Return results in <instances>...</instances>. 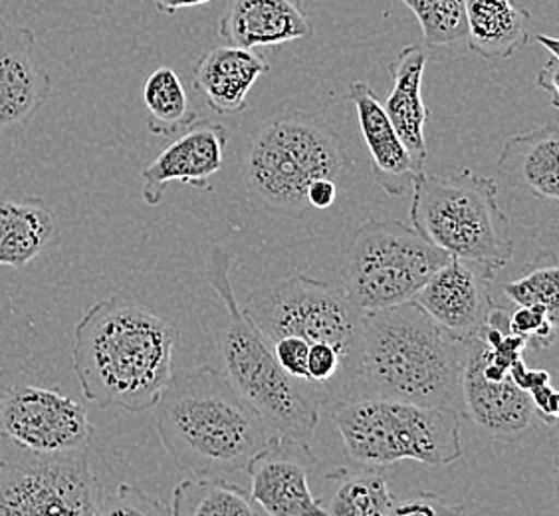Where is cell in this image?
<instances>
[{"label": "cell", "mask_w": 559, "mask_h": 516, "mask_svg": "<svg viewBox=\"0 0 559 516\" xmlns=\"http://www.w3.org/2000/svg\"><path fill=\"white\" fill-rule=\"evenodd\" d=\"M228 133L218 121H193L141 172V199L162 203L169 184L209 189L211 177L223 169Z\"/></svg>", "instance_id": "9a60e30c"}, {"label": "cell", "mask_w": 559, "mask_h": 516, "mask_svg": "<svg viewBox=\"0 0 559 516\" xmlns=\"http://www.w3.org/2000/svg\"><path fill=\"white\" fill-rule=\"evenodd\" d=\"M177 332L140 302L109 296L75 324L72 364L87 401L141 413L171 382Z\"/></svg>", "instance_id": "6da1fadb"}, {"label": "cell", "mask_w": 559, "mask_h": 516, "mask_svg": "<svg viewBox=\"0 0 559 516\" xmlns=\"http://www.w3.org/2000/svg\"><path fill=\"white\" fill-rule=\"evenodd\" d=\"M155 408L165 452L191 477L226 479L247 471L280 435L215 367L173 374Z\"/></svg>", "instance_id": "7a4b0ae2"}, {"label": "cell", "mask_w": 559, "mask_h": 516, "mask_svg": "<svg viewBox=\"0 0 559 516\" xmlns=\"http://www.w3.org/2000/svg\"><path fill=\"white\" fill-rule=\"evenodd\" d=\"M427 62L429 50L423 44L405 46L397 58L389 64L393 87L383 104V109L399 138L420 165L427 163L425 126L429 119V109L423 102V75Z\"/></svg>", "instance_id": "44dd1931"}, {"label": "cell", "mask_w": 559, "mask_h": 516, "mask_svg": "<svg viewBox=\"0 0 559 516\" xmlns=\"http://www.w3.org/2000/svg\"><path fill=\"white\" fill-rule=\"evenodd\" d=\"M97 516H171V511L138 486L121 483L104 496Z\"/></svg>", "instance_id": "f546056e"}, {"label": "cell", "mask_w": 559, "mask_h": 516, "mask_svg": "<svg viewBox=\"0 0 559 516\" xmlns=\"http://www.w3.org/2000/svg\"><path fill=\"white\" fill-rule=\"evenodd\" d=\"M337 195H340V184L337 181H334V179H318L308 187L306 203L312 209H318V211H325V209L334 207Z\"/></svg>", "instance_id": "836d02e7"}, {"label": "cell", "mask_w": 559, "mask_h": 516, "mask_svg": "<svg viewBox=\"0 0 559 516\" xmlns=\"http://www.w3.org/2000/svg\"><path fill=\"white\" fill-rule=\"evenodd\" d=\"M206 2H213V0H155V7H157V11L163 12V14L173 16V14L183 11V9L201 7V4H206Z\"/></svg>", "instance_id": "d590c367"}, {"label": "cell", "mask_w": 559, "mask_h": 516, "mask_svg": "<svg viewBox=\"0 0 559 516\" xmlns=\"http://www.w3.org/2000/svg\"><path fill=\"white\" fill-rule=\"evenodd\" d=\"M143 104L147 109V128L155 136H175L194 121L187 90L171 68H157L145 80Z\"/></svg>", "instance_id": "484cf974"}, {"label": "cell", "mask_w": 559, "mask_h": 516, "mask_svg": "<svg viewBox=\"0 0 559 516\" xmlns=\"http://www.w3.org/2000/svg\"><path fill=\"white\" fill-rule=\"evenodd\" d=\"M461 413L476 427L502 442H520L534 430L538 420L530 396L512 377L492 382L483 376L471 340L461 379Z\"/></svg>", "instance_id": "2e32d148"}, {"label": "cell", "mask_w": 559, "mask_h": 516, "mask_svg": "<svg viewBox=\"0 0 559 516\" xmlns=\"http://www.w3.org/2000/svg\"><path fill=\"white\" fill-rule=\"evenodd\" d=\"M316 462L310 447L278 435L247 467L252 503L270 516H328L310 489L308 467Z\"/></svg>", "instance_id": "4fadbf2b"}, {"label": "cell", "mask_w": 559, "mask_h": 516, "mask_svg": "<svg viewBox=\"0 0 559 516\" xmlns=\"http://www.w3.org/2000/svg\"><path fill=\"white\" fill-rule=\"evenodd\" d=\"M270 70L269 60L257 50L233 44L206 50L194 64V90L205 97L206 106L221 116L247 109L248 92Z\"/></svg>", "instance_id": "d6986e66"}, {"label": "cell", "mask_w": 559, "mask_h": 516, "mask_svg": "<svg viewBox=\"0 0 559 516\" xmlns=\"http://www.w3.org/2000/svg\"><path fill=\"white\" fill-rule=\"evenodd\" d=\"M449 258L413 226L369 219L345 248V296L361 313L407 304Z\"/></svg>", "instance_id": "ba28073f"}, {"label": "cell", "mask_w": 559, "mask_h": 516, "mask_svg": "<svg viewBox=\"0 0 559 516\" xmlns=\"http://www.w3.org/2000/svg\"><path fill=\"white\" fill-rule=\"evenodd\" d=\"M52 94L36 34L0 16V131L22 128Z\"/></svg>", "instance_id": "5bb4252c"}, {"label": "cell", "mask_w": 559, "mask_h": 516, "mask_svg": "<svg viewBox=\"0 0 559 516\" xmlns=\"http://www.w3.org/2000/svg\"><path fill=\"white\" fill-rule=\"evenodd\" d=\"M352 160L344 141L322 119L288 114L260 129L248 148L242 179L250 197L270 213L300 216L310 209L308 187L342 181Z\"/></svg>", "instance_id": "8992f818"}, {"label": "cell", "mask_w": 559, "mask_h": 516, "mask_svg": "<svg viewBox=\"0 0 559 516\" xmlns=\"http://www.w3.org/2000/svg\"><path fill=\"white\" fill-rule=\"evenodd\" d=\"M171 516H257L245 489L226 479L189 477L175 486Z\"/></svg>", "instance_id": "d4e9b609"}, {"label": "cell", "mask_w": 559, "mask_h": 516, "mask_svg": "<svg viewBox=\"0 0 559 516\" xmlns=\"http://www.w3.org/2000/svg\"><path fill=\"white\" fill-rule=\"evenodd\" d=\"M510 330L526 340L527 348L548 350L558 338V316L539 306H520L510 314Z\"/></svg>", "instance_id": "f1b7e54d"}, {"label": "cell", "mask_w": 559, "mask_h": 516, "mask_svg": "<svg viewBox=\"0 0 559 516\" xmlns=\"http://www.w3.org/2000/svg\"><path fill=\"white\" fill-rule=\"evenodd\" d=\"M58 243V223L43 199L0 197V267L22 269Z\"/></svg>", "instance_id": "603a6c76"}, {"label": "cell", "mask_w": 559, "mask_h": 516, "mask_svg": "<svg viewBox=\"0 0 559 516\" xmlns=\"http://www.w3.org/2000/svg\"><path fill=\"white\" fill-rule=\"evenodd\" d=\"M527 396H530V401L534 406L536 418L544 421L546 425H556L559 415V396L558 391L551 386V382L530 389Z\"/></svg>", "instance_id": "d6a6232c"}, {"label": "cell", "mask_w": 559, "mask_h": 516, "mask_svg": "<svg viewBox=\"0 0 559 516\" xmlns=\"http://www.w3.org/2000/svg\"><path fill=\"white\" fill-rule=\"evenodd\" d=\"M347 90L357 112L361 136L371 155V172L376 184L391 197L407 194L420 173H425V165H420L411 155L399 138L373 87L366 82H352Z\"/></svg>", "instance_id": "e0dca14e"}, {"label": "cell", "mask_w": 559, "mask_h": 516, "mask_svg": "<svg viewBox=\"0 0 559 516\" xmlns=\"http://www.w3.org/2000/svg\"><path fill=\"white\" fill-rule=\"evenodd\" d=\"M312 33L304 0H230L218 24L226 43L247 50L310 38Z\"/></svg>", "instance_id": "ac0fdd59"}, {"label": "cell", "mask_w": 559, "mask_h": 516, "mask_svg": "<svg viewBox=\"0 0 559 516\" xmlns=\"http://www.w3.org/2000/svg\"><path fill=\"white\" fill-rule=\"evenodd\" d=\"M463 505H451L435 493L417 491L403 501H395L385 516H463Z\"/></svg>", "instance_id": "4dcf8cb0"}, {"label": "cell", "mask_w": 559, "mask_h": 516, "mask_svg": "<svg viewBox=\"0 0 559 516\" xmlns=\"http://www.w3.org/2000/svg\"><path fill=\"white\" fill-rule=\"evenodd\" d=\"M230 262L228 250L215 248L206 265V279L226 313L218 333L221 374L272 430L301 447H310L323 406L308 387L278 366L269 340L238 304Z\"/></svg>", "instance_id": "277c9868"}, {"label": "cell", "mask_w": 559, "mask_h": 516, "mask_svg": "<svg viewBox=\"0 0 559 516\" xmlns=\"http://www.w3.org/2000/svg\"><path fill=\"white\" fill-rule=\"evenodd\" d=\"M417 16L427 46H459L466 40V0H399Z\"/></svg>", "instance_id": "4316f807"}, {"label": "cell", "mask_w": 559, "mask_h": 516, "mask_svg": "<svg viewBox=\"0 0 559 516\" xmlns=\"http://www.w3.org/2000/svg\"><path fill=\"white\" fill-rule=\"evenodd\" d=\"M94 431L86 409L56 389L19 384L0 396V439L36 455L86 452Z\"/></svg>", "instance_id": "8fae6325"}, {"label": "cell", "mask_w": 559, "mask_h": 516, "mask_svg": "<svg viewBox=\"0 0 559 516\" xmlns=\"http://www.w3.org/2000/svg\"><path fill=\"white\" fill-rule=\"evenodd\" d=\"M104 496L86 452L0 461V516H97Z\"/></svg>", "instance_id": "30bf717a"}, {"label": "cell", "mask_w": 559, "mask_h": 516, "mask_svg": "<svg viewBox=\"0 0 559 516\" xmlns=\"http://www.w3.org/2000/svg\"><path fill=\"white\" fill-rule=\"evenodd\" d=\"M538 43L542 44V46H546V50L549 52V60L538 72V78H536V87H544L546 92H549V97H551V108L558 109L559 44L556 38L542 36V34L538 36Z\"/></svg>", "instance_id": "1f68e13d"}, {"label": "cell", "mask_w": 559, "mask_h": 516, "mask_svg": "<svg viewBox=\"0 0 559 516\" xmlns=\"http://www.w3.org/2000/svg\"><path fill=\"white\" fill-rule=\"evenodd\" d=\"M409 215L413 228L451 258L500 270L514 255L495 177L471 169L451 175L420 173L413 184Z\"/></svg>", "instance_id": "52a82bcc"}, {"label": "cell", "mask_w": 559, "mask_h": 516, "mask_svg": "<svg viewBox=\"0 0 559 516\" xmlns=\"http://www.w3.org/2000/svg\"><path fill=\"white\" fill-rule=\"evenodd\" d=\"M242 308L269 342L294 336L308 348L332 345L359 374L366 313L354 306L344 291L292 272L250 296Z\"/></svg>", "instance_id": "9c48e42d"}, {"label": "cell", "mask_w": 559, "mask_h": 516, "mask_svg": "<svg viewBox=\"0 0 559 516\" xmlns=\"http://www.w3.org/2000/svg\"><path fill=\"white\" fill-rule=\"evenodd\" d=\"M506 296L518 306H539L559 316V270L554 262L530 270L504 284Z\"/></svg>", "instance_id": "83f0119b"}, {"label": "cell", "mask_w": 559, "mask_h": 516, "mask_svg": "<svg viewBox=\"0 0 559 516\" xmlns=\"http://www.w3.org/2000/svg\"><path fill=\"white\" fill-rule=\"evenodd\" d=\"M510 377H512V382H514L520 389H524L526 394L536 386L551 382L549 372H546V370H536V367H527L524 357L518 360L516 364L510 367Z\"/></svg>", "instance_id": "e575fe53"}, {"label": "cell", "mask_w": 559, "mask_h": 516, "mask_svg": "<svg viewBox=\"0 0 559 516\" xmlns=\"http://www.w3.org/2000/svg\"><path fill=\"white\" fill-rule=\"evenodd\" d=\"M466 350L468 342L430 320L415 302L366 313L361 364L349 396L397 399L461 413Z\"/></svg>", "instance_id": "3957f363"}, {"label": "cell", "mask_w": 559, "mask_h": 516, "mask_svg": "<svg viewBox=\"0 0 559 516\" xmlns=\"http://www.w3.org/2000/svg\"><path fill=\"white\" fill-rule=\"evenodd\" d=\"M532 14L516 0H466V46L485 60H508L530 40Z\"/></svg>", "instance_id": "7402d4cb"}, {"label": "cell", "mask_w": 559, "mask_h": 516, "mask_svg": "<svg viewBox=\"0 0 559 516\" xmlns=\"http://www.w3.org/2000/svg\"><path fill=\"white\" fill-rule=\"evenodd\" d=\"M325 479L335 483L328 501L322 503L328 516H385L395 503L388 479L373 467L337 469L325 474Z\"/></svg>", "instance_id": "cb8c5ba5"}, {"label": "cell", "mask_w": 559, "mask_h": 516, "mask_svg": "<svg viewBox=\"0 0 559 516\" xmlns=\"http://www.w3.org/2000/svg\"><path fill=\"white\" fill-rule=\"evenodd\" d=\"M498 270L485 262L449 258L415 296V304L430 320L464 342L485 326L496 304L492 282Z\"/></svg>", "instance_id": "7c38bea8"}, {"label": "cell", "mask_w": 559, "mask_h": 516, "mask_svg": "<svg viewBox=\"0 0 559 516\" xmlns=\"http://www.w3.org/2000/svg\"><path fill=\"white\" fill-rule=\"evenodd\" d=\"M335 430L349 461L357 467H385L417 461L429 467L463 457L461 413L397 399L349 396L335 401Z\"/></svg>", "instance_id": "5b68a950"}, {"label": "cell", "mask_w": 559, "mask_h": 516, "mask_svg": "<svg viewBox=\"0 0 559 516\" xmlns=\"http://www.w3.org/2000/svg\"><path fill=\"white\" fill-rule=\"evenodd\" d=\"M506 184L539 199H559V129L556 121L506 141L496 162Z\"/></svg>", "instance_id": "ffe728a7"}]
</instances>
